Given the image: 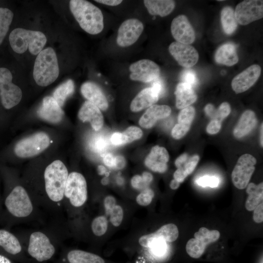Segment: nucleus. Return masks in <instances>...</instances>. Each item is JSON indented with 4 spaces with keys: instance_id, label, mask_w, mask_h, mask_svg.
<instances>
[{
    "instance_id": "nucleus-1",
    "label": "nucleus",
    "mask_w": 263,
    "mask_h": 263,
    "mask_svg": "<svg viewBox=\"0 0 263 263\" xmlns=\"http://www.w3.org/2000/svg\"><path fill=\"white\" fill-rule=\"evenodd\" d=\"M61 227L33 229L18 237L33 263H47L56 255L61 245Z\"/></svg>"
},
{
    "instance_id": "nucleus-2",
    "label": "nucleus",
    "mask_w": 263,
    "mask_h": 263,
    "mask_svg": "<svg viewBox=\"0 0 263 263\" xmlns=\"http://www.w3.org/2000/svg\"><path fill=\"white\" fill-rule=\"evenodd\" d=\"M4 205L17 223H30L40 219L41 211L23 186H15L6 196Z\"/></svg>"
},
{
    "instance_id": "nucleus-3",
    "label": "nucleus",
    "mask_w": 263,
    "mask_h": 263,
    "mask_svg": "<svg viewBox=\"0 0 263 263\" xmlns=\"http://www.w3.org/2000/svg\"><path fill=\"white\" fill-rule=\"evenodd\" d=\"M69 5L75 19L85 32L96 35L103 30V16L97 6L84 0H71Z\"/></svg>"
},
{
    "instance_id": "nucleus-4",
    "label": "nucleus",
    "mask_w": 263,
    "mask_h": 263,
    "mask_svg": "<svg viewBox=\"0 0 263 263\" xmlns=\"http://www.w3.org/2000/svg\"><path fill=\"white\" fill-rule=\"evenodd\" d=\"M59 67L56 52L51 47L42 50L36 58L33 77L36 83L45 87L50 85L58 77Z\"/></svg>"
},
{
    "instance_id": "nucleus-5",
    "label": "nucleus",
    "mask_w": 263,
    "mask_h": 263,
    "mask_svg": "<svg viewBox=\"0 0 263 263\" xmlns=\"http://www.w3.org/2000/svg\"><path fill=\"white\" fill-rule=\"evenodd\" d=\"M9 40L16 53L22 54L28 48L32 54L37 55L42 50L47 38L41 32L18 28L10 33Z\"/></svg>"
},
{
    "instance_id": "nucleus-6",
    "label": "nucleus",
    "mask_w": 263,
    "mask_h": 263,
    "mask_svg": "<svg viewBox=\"0 0 263 263\" xmlns=\"http://www.w3.org/2000/svg\"><path fill=\"white\" fill-rule=\"evenodd\" d=\"M87 199V185L84 176L76 171L69 173L64 189L63 207L80 208Z\"/></svg>"
},
{
    "instance_id": "nucleus-7",
    "label": "nucleus",
    "mask_w": 263,
    "mask_h": 263,
    "mask_svg": "<svg viewBox=\"0 0 263 263\" xmlns=\"http://www.w3.org/2000/svg\"><path fill=\"white\" fill-rule=\"evenodd\" d=\"M50 143V137L46 133L38 132L19 141L15 147L14 151L19 157H30L42 152Z\"/></svg>"
},
{
    "instance_id": "nucleus-8",
    "label": "nucleus",
    "mask_w": 263,
    "mask_h": 263,
    "mask_svg": "<svg viewBox=\"0 0 263 263\" xmlns=\"http://www.w3.org/2000/svg\"><path fill=\"white\" fill-rule=\"evenodd\" d=\"M13 76L6 68H0V97L2 105L10 109L18 105L22 98L19 87L13 83Z\"/></svg>"
},
{
    "instance_id": "nucleus-9",
    "label": "nucleus",
    "mask_w": 263,
    "mask_h": 263,
    "mask_svg": "<svg viewBox=\"0 0 263 263\" xmlns=\"http://www.w3.org/2000/svg\"><path fill=\"white\" fill-rule=\"evenodd\" d=\"M194 236L188 241L186 250L190 257L198 259L204 254L207 245L219 239L220 233L217 230H210L202 227L194 233Z\"/></svg>"
},
{
    "instance_id": "nucleus-10",
    "label": "nucleus",
    "mask_w": 263,
    "mask_h": 263,
    "mask_svg": "<svg viewBox=\"0 0 263 263\" xmlns=\"http://www.w3.org/2000/svg\"><path fill=\"white\" fill-rule=\"evenodd\" d=\"M256 159L250 154H244L238 159L231 173L234 186L238 189L245 188L255 170Z\"/></svg>"
},
{
    "instance_id": "nucleus-11",
    "label": "nucleus",
    "mask_w": 263,
    "mask_h": 263,
    "mask_svg": "<svg viewBox=\"0 0 263 263\" xmlns=\"http://www.w3.org/2000/svg\"><path fill=\"white\" fill-rule=\"evenodd\" d=\"M0 248L20 263H33L27 256L19 237L5 229H0Z\"/></svg>"
},
{
    "instance_id": "nucleus-12",
    "label": "nucleus",
    "mask_w": 263,
    "mask_h": 263,
    "mask_svg": "<svg viewBox=\"0 0 263 263\" xmlns=\"http://www.w3.org/2000/svg\"><path fill=\"white\" fill-rule=\"evenodd\" d=\"M234 15L237 22L243 25L260 19L263 16V1L244 0L236 6Z\"/></svg>"
},
{
    "instance_id": "nucleus-13",
    "label": "nucleus",
    "mask_w": 263,
    "mask_h": 263,
    "mask_svg": "<svg viewBox=\"0 0 263 263\" xmlns=\"http://www.w3.org/2000/svg\"><path fill=\"white\" fill-rule=\"evenodd\" d=\"M129 70L132 80L145 83L154 81L159 78L160 74L159 66L154 61L147 59L132 63Z\"/></svg>"
},
{
    "instance_id": "nucleus-14",
    "label": "nucleus",
    "mask_w": 263,
    "mask_h": 263,
    "mask_svg": "<svg viewBox=\"0 0 263 263\" xmlns=\"http://www.w3.org/2000/svg\"><path fill=\"white\" fill-rule=\"evenodd\" d=\"M144 30L143 23L136 19H129L119 26L116 38L117 44L121 47H127L134 44Z\"/></svg>"
},
{
    "instance_id": "nucleus-15",
    "label": "nucleus",
    "mask_w": 263,
    "mask_h": 263,
    "mask_svg": "<svg viewBox=\"0 0 263 263\" xmlns=\"http://www.w3.org/2000/svg\"><path fill=\"white\" fill-rule=\"evenodd\" d=\"M169 50L178 64L186 68L193 66L199 59L196 50L188 44L174 41L169 45Z\"/></svg>"
},
{
    "instance_id": "nucleus-16",
    "label": "nucleus",
    "mask_w": 263,
    "mask_h": 263,
    "mask_svg": "<svg viewBox=\"0 0 263 263\" xmlns=\"http://www.w3.org/2000/svg\"><path fill=\"white\" fill-rule=\"evenodd\" d=\"M170 30L173 37L177 42L189 45L195 40L194 29L187 17L184 15H180L173 19Z\"/></svg>"
},
{
    "instance_id": "nucleus-17",
    "label": "nucleus",
    "mask_w": 263,
    "mask_h": 263,
    "mask_svg": "<svg viewBox=\"0 0 263 263\" xmlns=\"http://www.w3.org/2000/svg\"><path fill=\"white\" fill-rule=\"evenodd\" d=\"M54 263H105L99 255L79 249L63 250Z\"/></svg>"
},
{
    "instance_id": "nucleus-18",
    "label": "nucleus",
    "mask_w": 263,
    "mask_h": 263,
    "mask_svg": "<svg viewBox=\"0 0 263 263\" xmlns=\"http://www.w3.org/2000/svg\"><path fill=\"white\" fill-rule=\"evenodd\" d=\"M261 74V68L257 64L252 65L235 76L231 82V87L236 94L243 93L257 81Z\"/></svg>"
},
{
    "instance_id": "nucleus-19",
    "label": "nucleus",
    "mask_w": 263,
    "mask_h": 263,
    "mask_svg": "<svg viewBox=\"0 0 263 263\" xmlns=\"http://www.w3.org/2000/svg\"><path fill=\"white\" fill-rule=\"evenodd\" d=\"M179 236L177 226L174 224L164 225L153 233L141 236L138 243L141 246L149 248L151 243L156 240H162L165 242H173L176 240Z\"/></svg>"
},
{
    "instance_id": "nucleus-20",
    "label": "nucleus",
    "mask_w": 263,
    "mask_h": 263,
    "mask_svg": "<svg viewBox=\"0 0 263 263\" xmlns=\"http://www.w3.org/2000/svg\"><path fill=\"white\" fill-rule=\"evenodd\" d=\"M37 113L40 118L52 123L60 122L64 116V112L61 107L51 96H45L43 99Z\"/></svg>"
},
{
    "instance_id": "nucleus-21",
    "label": "nucleus",
    "mask_w": 263,
    "mask_h": 263,
    "mask_svg": "<svg viewBox=\"0 0 263 263\" xmlns=\"http://www.w3.org/2000/svg\"><path fill=\"white\" fill-rule=\"evenodd\" d=\"M169 160L167 150L163 147L155 146L146 157L145 165L152 171L162 173L167 171Z\"/></svg>"
},
{
    "instance_id": "nucleus-22",
    "label": "nucleus",
    "mask_w": 263,
    "mask_h": 263,
    "mask_svg": "<svg viewBox=\"0 0 263 263\" xmlns=\"http://www.w3.org/2000/svg\"><path fill=\"white\" fill-rule=\"evenodd\" d=\"M78 117L83 122H89L92 128L95 131L100 130L103 125V116L100 109L88 100L83 104L79 109Z\"/></svg>"
},
{
    "instance_id": "nucleus-23",
    "label": "nucleus",
    "mask_w": 263,
    "mask_h": 263,
    "mask_svg": "<svg viewBox=\"0 0 263 263\" xmlns=\"http://www.w3.org/2000/svg\"><path fill=\"white\" fill-rule=\"evenodd\" d=\"M171 112V110L169 106L153 105L149 107L140 117L139 124L144 128H151L158 120L168 117Z\"/></svg>"
},
{
    "instance_id": "nucleus-24",
    "label": "nucleus",
    "mask_w": 263,
    "mask_h": 263,
    "mask_svg": "<svg viewBox=\"0 0 263 263\" xmlns=\"http://www.w3.org/2000/svg\"><path fill=\"white\" fill-rule=\"evenodd\" d=\"M80 91L83 96L88 101L96 106L102 111L106 110L108 102L101 89L95 83L86 82L81 86Z\"/></svg>"
},
{
    "instance_id": "nucleus-25",
    "label": "nucleus",
    "mask_w": 263,
    "mask_h": 263,
    "mask_svg": "<svg viewBox=\"0 0 263 263\" xmlns=\"http://www.w3.org/2000/svg\"><path fill=\"white\" fill-rule=\"evenodd\" d=\"M159 95L151 88H146L140 91L133 99L130 109L137 112L154 105L159 99Z\"/></svg>"
},
{
    "instance_id": "nucleus-26",
    "label": "nucleus",
    "mask_w": 263,
    "mask_h": 263,
    "mask_svg": "<svg viewBox=\"0 0 263 263\" xmlns=\"http://www.w3.org/2000/svg\"><path fill=\"white\" fill-rule=\"evenodd\" d=\"M257 122V117L253 111L249 110L244 111L233 130L234 137L240 139L247 135L256 127Z\"/></svg>"
},
{
    "instance_id": "nucleus-27",
    "label": "nucleus",
    "mask_w": 263,
    "mask_h": 263,
    "mask_svg": "<svg viewBox=\"0 0 263 263\" xmlns=\"http://www.w3.org/2000/svg\"><path fill=\"white\" fill-rule=\"evenodd\" d=\"M174 94L176 96V106L178 109L189 106L197 99V95L192 87L185 82H181L177 84Z\"/></svg>"
},
{
    "instance_id": "nucleus-28",
    "label": "nucleus",
    "mask_w": 263,
    "mask_h": 263,
    "mask_svg": "<svg viewBox=\"0 0 263 263\" xmlns=\"http://www.w3.org/2000/svg\"><path fill=\"white\" fill-rule=\"evenodd\" d=\"M215 61L228 66H233L239 60L235 46L227 43L220 46L215 52Z\"/></svg>"
},
{
    "instance_id": "nucleus-29",
    "label": "nucleus",
    "mask_w": 263,
    "mask_h": 263,
    "mask_svg": "<svg viewBox=\"0 0 263 263\" xmlns=\"http://www.w3.org/2000/svg\"><path fill=\"white\" fill-rule=\"evenodd\" d=\"M143 2L150 15L162 17L170 14L175 6V1L171 0H145Z\"/></svg>"
},
{
    "instance_id": "nucleus-30",
    "label": "nucleus",
    "mask_w": 263,
    "mask_h": 263,
    "mask_svg": "<svg viewBox=\"0 0 263 263\" xmlns=\"http://www.w3.org/2000/svg\"><path fill=\"white\" fill-rule=\"evenodd\" d=\"M246 193L248 194L245 207L248 211H253L259 205L263 203V183L258 185L250 183L247 186Z\"/></svg>"
},
{
    "instance_id": "nucleus-31",
    "label": "nucleus",
    "mask_w": 263,
    "mask_h": 263,
    "mask_svg": "<svg viewBox=\"0 0 263 263\" xmlns=\"http://www.w3.org/2000/svg\"><path fill=\"white\" fill-rule=\"evenodd\" d=\"M221 21L224 32L227 35L233 34L237 28V22L232 7H224L221 13Z\"/></svg>"
},
{
    "instance_id": "nucleus-32",
    "label": "nucleus",
    "mask_w": 263,
    "mask_h": 263,
    "mask_svg": "<svg viewBox=\"0 0 263 263\" xmlns=\"http://www.w3.org/2000/svg\"><path fill=\"white\" fill-rule=\"evenodd\" d=\"M199 161L198 155H194L188 158L187 161L175 171L174 179L179 182H183L186 178L191 174L196 168Z\"/></svg>"
},
{
    "instance_id": "nucleus-33",
    "label": "nucleus",
    "mask_w": 263,
    "mask_h": 263,
    "mask_svg": "<svg viewBox=\"0 0 263 263\" xmlns=\"http://www.w3.org/2000/svg\"><path fill=\"white\" fill-rule=\"evenodd\" d=\"M75 84L71 79H68L58 86L54 91L53 97L61 107L67 98L74 92Z\"/></svg>"
},
{
    "instance_id": "nucleus-34",
    "label": "nucleus",
    "mask_w": 263,
    "mask_h": 263,
    "mask_svg": "<svg viewBox=\"0 0 263 263\" xmlns=\"http://www.w3.org/2000/svg\"><path fill=\"white\" fill-rule=\"evenodd\" d=\"M14 17L9 9L0 7V45L2 43Z\"/></svg>"
},
{
    "instance_id": "nucleus-35",
    "label": "nucleus",
    "mask_w": 263,
    "mask_h": 263,
    "mask_svg": "<svg viewBox=\"0 0 263 263\" xmlns=\"http://www.w3.org/2000/svg\"><path fill=\"white\" fill-rule=\"evenodd\" d=\"M90 227L94 235L97 237L103 236L108 229V221L107 217L104 215L95 217L92 221Z\"/></svg>"
},
{
    "instance_id": "nucleus-36",
    "label": "nucleus",
    "mask_w": 263,
    "mask_h": 263,
    "mask_svg": "<svg viewBox=\"0 0 263 263\" xmlns=\"http://www.w3.org/2000/svg\"><path fill=\"white\" fill-rule=\"evenodd\" d=\"M143 135L142 130L136 126H130L123 132H120L121 145L140 139Z\"/></svg>"
},
{
    "instance_id": "nucleus-37",
    "label": "nucleus",
    "mask_w": 263,
    "mask_h": 263,
    "mask_svg": "<svg viewBox=\"0 0 263 263\" xmlns=\"http://www.w3.org/2000/svg\"><path fill=\"white\" fill-rule=\"evenodd\" d=\"M195 114L193 107L188 106L181 110L178 115V123L190 127Z\"/></svg>"
},
{
    "instance_id": "nucleus-38",
    "label": "nucleus",
    "mask_w": 263,
    "mask_h": 263,
    "mask_svg": "<svg viewBox=\"0 0 263 263\" xmlns=\"http://www.w3.org/2000/svg\"><path fill=\"white\" fill-rule=\"evenodd\" d=\"M91 146L94 151L103 156L108 148L109 141L104 136L97 135L92 140Z\"/></svg>"
},
{
    "instance_id": "nucleus-39",
    "label": "nucleus",
    "mask_w": 263,
    "mask_h": 263,
    "mask_svg": "<svg viewBox=\"0 0 263 263\" xmlns=\"http://www.w3.org/2000/svg\"><path fill=\"white\" fill-rule=\"evenodd\" d=\"M154 196L153 190L149 187L145 188L136 196V203L141 206H147L152 202Z\"/></svg>"
},
{
    "instance_id": "nucleus-40",
    "label": "nucleus",
    "mask_w": 263,
    "mask_h": 263,
    "mask_svg": "<svg viewBox=\"0 0 263 263\" xmlns=\"http://www.w3.org/2000/svg\"><path fill=\"white\" fill-rule=\"evenodd\" d=\"M111 223L115 227L119 226L122 222L124 211L122 207L116 205L111 211L109 215Z\"/></svg>"
},
{
    "instance_id": "nucleus-41",
    "label": "nucleus",
    "mask_w": 263,
    "mask_h": 263,
    "mask_svg": "<svg viewBox=\"0 0 263 263\" xmlns=\"http://www.w3.org/2000/svg\"><path fill=\"white\" fill-rule=\"evenodd\" d=\"M231 108L228 103L225 102L221 104L217 109L215 110L212 119H216L221 122L230 113Z\"/></svg>"
},
{
    "instance_id": "nucleus-42",
    "label": "nucleus",
    "mask_w": 263,
    "mask_h": 263,
    "mask_svg": "<svg viewBox=\"0 0 263 263\" xmlns=\"http://www.w3.org/2000/svg\"><path fill=\"white\" fill-rule=\"evenodd\" d=\"M165 241L162 240H156L153 241L150 247L151 249L152 253L157 256L164 255L167 250V246Z\"/></svg>"
},
{
    "instance_id": "nucleus-43",
    "label": "nucleus",
    "mask_w": 263,
    "mask_h": 263,
    "mask_svg": "<svg viewBox=\"0 0 263 263\" xmlns=\"http://www.w3.org/2000/svg\"><path fill=\"white\" fill-rule=\"evenodd\" d=\"M182 82H185L190 85L192 87L195 86L198 83V78L195 72L191 69L184 70L181 75Z\"/></svg>"
},
{
    "instance_id": "nucleus-44",
    "label": "nucleus",
    "mask_w": 263,
    "mask_h": 263,
    "mask_svg": "<svg viewBox=\"0 0 263 263\" xmlns=\"http://www.w3.org/2000/svg\"><path fill=\"white\" fill-rule=\"evenodd\" d=\"M196 183L201 187L216 188L219 185V180L216 176H204L198 178Z\"/></svg>"
},
{
    "instance_id": "nucleus-45",
    "label": "nucleus",
    "mask_w": 263,
    "mask_h": 263,
    "mask_svg": "<svg viewBox=\"0 0 263 263\" xmlns=\"http://www.w3.org/2000/svg\"><path fill=\"white\" fill-rule=\"evenodd\" d=\"M131 184L135 189L142 190L149 187L150 184L142 176L135 175L131 180Z\"/></svg>"
},
{
    "instance_id": "nucleus-46",
    "label": "nucleus",
    "mask_w": 263,
    "mask_h": 263,
    "mask_svg": "<svg viewBox=\"0 0 263 263\" xmlns=\"http://www.w3.org/2000/svg\"><path fill=\"white\" fill-rule=\"evenodd\" d=\"M190 127L179 123L175 124L171 131V135L175 139H179L184 136L188 132Z\"/></svg>"
},
{
    "instance_id": "nucleus-47",
    "label": "nucleus",
    "mask_w": 263,
    "mask_h": 263,
    "mask_svg": "<svg viewBox=\"0 0 263 263\" xmlns=\"http://www.w3.org/2000/svg\"><path fill=\"white\" fill-rule=\"evenodd\" d=\"M116 205V201L113 196L108 195L105 197L103 201V205L106 215H109L111 211Z\"/></svg>"
},
{
    "instance_id": "nucleus-48",
    "label": "nucleus",
    "mask_w": 263,
    "mask_h": 263,
    "mask_svg": "<svg viewBox=\"0 0 263 263\" xmlns=\"http://www.w3.org/2000/svg\"><path fill=\"white\" fill-rule=\"evenodd\" d=\"M222 122L216 119H212L207 125L206 130L210 134L217 133L220 130L222 126Z\"/></svg>"
},
{
    "instance_id": "nucleus-49",
    "label": "nucleus",
    "mask_w": 263,
    "mask_h": 263,
    "mask_svg": "<svg viewBox=\"0 0 263 263\" xmlns=\"http://www.w3.org/2000/svg\"><path fill=\"white\" fill-rule=\"evenodd\" d=\"M253 219L256 223H261L263 221V204L259 205L253 210Z\"/></svg>"
},
{
    "instance_id": "nucleus-50",
    "label": "nucleus",
    "mask_w": 263,
    "mask_h": 263,
    "mask_svg": "<svg viewBox=\"0 0 263 263\" xmlns=\"http://www.w3.org/2000/svg\"><path fill=\"white\" fill-rule=\"evenodd\" d=\"M159 95L163 94L164 92V85L163 81L159 78L154 81L151 87Z\"/></svg>"
},
{
    "instance_id": "nucleus-51",
    "label": "nucleus",
    "mask_w": 263,
    "mask_h": 263,
    "mask_svg": "<svg viewBox=\"0 0 263 263\" xmlns=\"http://www.w3.org/2000/svg\"><path fill=\"white\" fill-rule=\"evenodd\" d=\"M126 160L122 155H117L114 157V169H122L126 165Z\"/></svg>"
},
{
    "instance_id": "nucleus-52",
    "label": "nucleus",
    "mask_w": 263,
    "mask_h": 263,
    "mask_svg": "<svg viewBox=\"0 0 263 263\" xmlns=\"http://www.w3.org/2000/svg\"><path fill=\"white\" fill-rule=\"evenodd\" d=\"M114 157L112 153H108L104 156L103 162L105 165L111 168L114 167Z\"/></svg>"
},
{
    "instance_id": "nucleus-53",
    "label": "nucleus",
    "mask_w": 263,
    "mask_h": 263,
    "mask_svg": "<svg viewBox=\"0 0 263 263\" xmlns=\"http://www.w3.org/2000/svg\"><path fill=\"white\" fill-rule=\"evenodd\" d=\"M188 158V155L187 153H183L179 156L175 161V165L176 168H180L187 161Z\"/></svg>"
},
{
    "instance_id": "nucleus-54",
    "label": "nucleus",
    "mask_w": 263,
    "mask_h": 263,
    "mask_svg": "<svg viewBox=\"0 0 263 263\" xmlns=\"http://www.w3.org/2000/svg\"><path fill=\"white\" fill-rule=\"evenodd\" d=\"M96 2L110 6H116L120 4L122 0H96Z\"/></svg>"
},
{
    "instance_id": "nucleus-55",
    "label": "nucleus",
    "mask_w": 263,
    "mask_h": 263,
    "mask_svg": "<svg viewBox=\"0 0 263 263\" xmlns=\"http://www.w3.org/2000/svg\"><path fill=\"white\" fill-rule=\"evenodd\" d=\"M215 110L214 106L210 103L207 104L204 108L206 115L211 119L213 116Z\"/></svg>"
},
{
    "instance_id": "nucleus-56",
    "label": "nucleus",
    "mask_w": 263,
    "mask_h": 263,
    "mask_svg": "<svg viewBox=\"0 0 263 263\" xmlns=\"http://www.w3.org/2000/svg\"><path fill=\"white\" fill-rule=\"evenodd\" d=\"M180 184L179 182L173 179L170 181L169 187L171 189L175 190L179 188Z\"/></svg>"
},
{
    "instance_id": "nucleus-57",
    "label": "nucleus",
    "mask_w": 263,
    "mask_h": 263,
    "mask_svg": "<svg viewBox=\"0 0 263 263\" xmlns=\"http://www.w3.org/2000/svg\"><path fill=\"white\" fill-rule=\"evenodd\" d=\"M0 263H14L12 261L6 256L0 254Z\"/></svg>"
},
{
    "instance_id": "nucleus-58",
    "label": "nucleus",
    "mask_w": 263,
    "mask_h": 263,
    "mask_svg": "<svg viewBox=\"0 0 263 263\" xmlns=\"http://www.w3.org/2000/svg\"><path fill=\"white\" fill-rule=\"evenodd\" d=\"M98 171L99 174L102 175L106 173V169L104 166L100 165L98 167Z\"/></svg>"
},
{
    "instance_id": "nucleus-59",
    "label": "nucleus",
    "mask_w": 263,
    "mask_h": 263,
    "mask_svg": "<svg viewBox=\"0 0 263 263\" xmlns=\"http://www.w3.org/2000/svg\"><path fill=\"white\" fill-rule=\"evenodd\" d=\"M263 124L262 123L261 128H260V144L262 147H263Z\"/></svg>"
},
{
    "instance_id": "nucleus-60",
    "label": "nucleus",
    "mask_w": 263,
    "mask_h": 263,
    "mask_svg": "<svg viewBox=\"0 0 263 263\" xmlns=\"http://www.w3.org/2000/svg\"><path fill=\"white\" fill-rule=\"evenodd\" d=\"M102 183L103 184L105 185L108 183V181L105 178L102 180Z\"/></svg>"
}]
</instances>
